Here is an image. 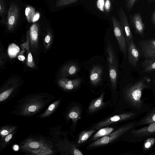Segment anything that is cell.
I'll return each instance as SVG.
<instances>
[{
    "mask_svg": "<svg viewBox=\"0 0 155 155\" xmlns=\"http://www.w3.org/2000/svg\"><path fill=\"white\" fill-rule=\"evenodd\" d=\"M50 40V37L49 35H47L45 38V41L46 43H48Z\"/></svg>",
    "mask_w": 155,
    "mask_h": 155,
    "instance_id": "obj_39",
    "label": "cell"
},
{
    "mask_svg": "<svg viewBox=\"0 0 155 155\" xmlns=\"http://www.w3.org/2000/svg\"><path fill=\"white\" fill-rule=\"evenodd\" d=\"M127 44L128 62L131 65L136 67L140 56L139 51L133 40L131 41Z\"/></svg>",
    "mask_w": 155,
    "mask_h": 155,
    "instance_id": "obj_12",
    "label": "cell"
},
{
    "mask_svg": "<svg viewBox=\"0 0 155 155\" xmlns=\"http://www.w3.org/2000/svg\"><path fill=\"white\" fill-rule=\"evenodd\" d=\"M154 82H155V80H154Z\"/></svg>",
    "mask_w": 155,
    "mask_h": 155,
    "instance_id": "obj_42",
    "label": "cell"
},
{
    "mask_svg": "<svg viewBox=\"0 0 155 155\" xmlns=\"http://www.w3.org/2000/svg\"><path fill=\"white\" fill-rule=\"evenodd\" d=\"M6 11V3L4 0H0V16L1 18V21L2 23L5 22L6 21L5 16Z\"/></svg>",
    "mask_w": 155,
    "mask_h": 155,
    "instance_id": "obj_30",
    "label": "cell"
},
{
    "mask_svg": "<svg viewBox=\"0 0 155 155\" xmlns=\"http://www.w3.org/2000/svg\"><path fill=\"white\" fill-rule=\"evenodd\" d=\"M138 129H132L130 133L133 138V142L141 141L148 137L155 134V122Z\"/></svg>",
    "mask_w": 155,
    "mask_h": 155,
    "instance_id": "obj_8",
    "label": "cell"
},
{
    "mask_svg": "<svg viewBox=\"0 0 155 155\" xmlns=\"http://www.w3.org/2000/svg\"><path fill=\"white\" fill-rule=\"evenodd\" d=\"M60 126L50 128L48 137L52 142L56 151L63 155H82V152L67 136Z\"/></svg>",
    "mask_w": 155,
    "mask_h": 155,
    "instance_id": "obj_3",
    "label": "cell"
},
{
    "mask_svg": "<svg viewBox=\"0 0 155 155\" xmlns=\"http://www.w3.org/2000/svg\"><path fill=\"white\" fill-rule=\"evenodd\" d=\"M109 76L113 88L115 89L117 87L118 68L110 65H108Z\"/></svg>",
    "mask_w": 155,
    "mask_h": 155,
    "instance_id": "obj_24",
    "label": "cell"
},
{
    "mask_svg": "<svg viewBox=\"0 0 155 155\" xmlns=\"http://www.w3.org/2000/svg\"><path fill=\"white\" fill-rule=\"evenodd\" d=\"M79 0H57L56 3L57 7H60L69 5L77 2Z\"/></svg>",
    "mask_w": 155,
    "mask_h": 155,
    "instance_id": "obj_34",
    "label": "cell"
},
{
    "mask_svg": "<svg viewBox=\"0 0 155 155\" xmlns=\"http://www.w3.org/2000/svg\"><path fill=\"white\" fill-rule=\"evenodd\" d=\"M96 5L100 12L107 16L113 9L112 0H97Z\"/></svg>",
    "mask_w": 155,
    "mask_h": 155,
    "instance_id": "obj_16",
    "label": "cell"
},
{
    "mask_svg": "<svg viewBox=\"0 0 155 155\" xmlns=\"http://www.w3.org/2000/svg\"><path fill=\"white\" fill-rule=\"evenodd\" d=\"M104 94V93H102L98 97L91 101L87 109L89 112L93 113L105 105L103 101Z\"/></svg>",
    "mask_w": 155,
    "mask_h": 155,
    "instance_id": "obj_19",
    "label": "cell"
},
{
    "mask_svg": "<svg viewBox=\"0 0 155 155\" xmlns=\"http://www.w3.org/2000/svg\"><path fill=\"white\" fill-rule=\"evenodd\" d=\"M55 98L45 93L27 95L17 101L11 113L18 116L32 117L40 112Z\"/></svg>",
    "mask_w": 155,
    "mask_h": 155,
    "instance_id": "obj_1",
    "label": "cell"
},
{
    "mask_svg": "<svg viewBox=\"0 0 155 155\" xmlns=\"http://www.w3.org/2000/svg\"><path fill=\"white\" fill-rule=\"evenodd\" d=\"M114 130V128L110 127L101 128L93 137L92 140H97L105 136L113 131Z\"/></svg>",
    "mask_w": 155,
    "mask_h": 155,
    "instance_id": "obj_26",
    "label": "cell"
},
{
    "mask_svg": "<svg viewBox=\"0 0 155 155\" xmlns=\"http://www.w3.org/2000/svg\"><path fill=\"white\" fill-rule=\"evenodd\" d=\"M79 70V67L76 63L71 64L65 69V75L70 76L75 75Z\"/></svg>",
    "mask_w": 155,
    "mask_h": 155,
    "instance_id": "obj_28",
    "label": "cell"
},
{
    "mask_svg": "<svg viewBox=\"0 0 155 155\" xmlns=\"http://www.w3.org/2000/svg\"><path fill=\"white\" fill-rule=\"evenodd\" d=\"M130 21L136 32L140 35L143 36L145 29L143 23L140 13H135L130 18Z\"/></svg>",
    "mask_w": 155,
    "mask_h": 155,
    "instance_id": "obj_14",
    "label": "cell"
},
{
    "mask_svg": "<svg viewBox=\"0 0 155 155\" xmlns=\"http://www.w3.org/2000/svg\"><path fill=\"white\" fill-rule=\"evenodd\" d=\"M81 82V80L78 78L71 80L64 79L61 81L60 85L65 90H71L78 88Z\"/></svg>",
    "mask_w": 155,
    "mask_h": 155,
    "instance_id": "obj_18",
    "label": "cell"
},
{
    "mask_svg": "<svg viewBox=\"0 0 155 155\" xmlns=\"http://www.w3.org/2000/svg\"><path fill=\"white\" fill-rule=\"evenodd\" d=\"M139 44L144 58H147L155 56V39L140 41Z\"/></svg>",
    "mask_w": 155,
    "mask_h": 155,
    "instance_id": "obj_10",
    "label": "cell"
},
{
    "mask_svg": "<svg viewBox=\"0 0 155 155\" xmlns=\"http://www.w3.org/2000/svg\"><path fill=\"white\" fill-rule=\"evenodd\" d=\"M17 131L15 130L6 136L4 139L0 141V151L4 150L11 143L15 138V136Z\"/></svg>",
    "mask_w": 155,
    "mask_h": 155,
    "instance_id": "obj_25",
    "label": "cell"
},
{
    "mask_svg": "<svg viewBox=\"0 0 155 155\" xmlns=\"http://www.w3.org/2000/svg\"><path fill=\"white\" fill-rule=\"evenodd\" d=\"M111 19L114 36L117 41L120 50L126 58L127 53V43L120 22L114 16L111 17Z\"/></svg>",
    "mask_w": 155,
    "mask_h": 155,
    "instance_id": "obj_7",
    "label": "cell"
},
{
    "mask_svg": "<svg viewBox=\"0 0 155 155\" xmlns=\"http://www.w3.org/2000/svg\"><path fill=\"white\" fill-rule=\"evenodd\" d=\"M120 22L123 30L126 43L133 40V37L129 25L127 16L121 7L117 9Z\"/></svg>",
    "mask_w": 155,
    "mask_h": 155,
    "instance_id": "obj_9",
    "label": "cell"
},
{
    "mask_svg": "<svg viewBox=\"0 0 155 155\" xmlns=\"http://www.w3.org/2000/svg\"><path fill=\"white\" fill-rule=\"evenodd\" d=\"M20 51L19 48L15 44L12 43L10 44L8 47V53L11 58H14Z\"/></svg>",
    "mask_w": 155,
    "mask_h": 155,
    "instance_id": "obj_29",
    "label": "cell"
},
{
    "mask_svg": "<svg viewBox=\"0 0 155 155\" xmlns=\"http://www.w3.org/2000/svg\"><path fill=\"white\" fill-rule=\"evenodd\" d=\"M153 122H155V108L137 121V126L148 124Z\"/></svg>",
    "mask_w": 155,
    "mask_h": 155,
    "instance_id": "obj_21",
    "label": "cell"
},
{
    "mask_svg": "<svg viewBox=\"0 0 155 155\" xmlns=\"http://www.w3.org/2000/svg\"><path fill=\"white\" fill-rule=\"evenodd\" d=\"M137 121L130 122L120 127L108 134L100 138L93 142L88 146V148H91L103 146L109 144L124 134L130 131L137 126Z\"/></svg>",
    "mask_w": 155,
    "mask_h": 155,
    "instance_id": "obj_4",
    "label": "cell"
},
{
    "mask_svg": "<svg viewBox=\"0 0 155 155\" xmlns=\"http://www.w3.org/2000/svg\"><path fill=\"white\" fill-rule=\"evenodd\" d=\"M103 69L99 65H94L90 71V80L91 83L94 86L99 84L102 79Z\"/></svg>",
    "mask_w": 155,
    "mask_h": 155,
    "instance_id": "obj_13",
    "label": "cell"
},
{
    "mask_svg": "<svg viewBox=\"0 0 155 155\" xmlns=\"http://www.w3.org/2000/svg\"><path fill=\"white\" fill-rule=\"evenodd\" d=\"M95 131V129H92L88 131H82L79 135L78 143L81 144L85 142Z\"/></svg>",
    "mask_w": 155,
    "mask_h": 155,
    "instance_id": "obj_27",
    "label": "cell"
},
{
    "mask_svg": "<svg viewBox=\"0 0 155 155\" xmlns=\"http://www.w3.org/2000/svg\"><path fill=\"white\" fill-rule=\"evenodd\" d=\"M152 19L153 23L155 25V11H154L152 15Z\"/></svg>",
    "mask_w": 155,
    "mask_h": 155,
    "instance_id": "obj_38",
    "label": "cell"
},
{
    "mask_svg": "<svg viewBox=\"0 0 155 155\" xmlns=\"http://www.w3.org/2000/svg\"><path fill=\"white\" fill-rule=\"evenodd\" d=\"M33 61V58L31 54L29 53L28 57V61L29 62H31Z\"/></svg>",
    "mask_w": 155,
    "mask_h": 155,
    "instance_id": "obj_36",
    "label": "cell"
},
{
    "mask_svg": "<svg viewBox=\"0 0 155 155\" xmlns=\"http://www.w3.org/2000/svg\"><path fill=\"white\" fill-rule=\"evenodd\" d=\"M155 143V138L150 137L144 141L143 149L145 150H147L150 149Z\"/></svg>",
    "mask_w": 155,
    "mask_h": 155,
    "instance_id": "obj_32",
    "label": "cell"
},
{
    "mask_svg": "<svg viewBox=\"0 0 155 155\" xmlns=\"http://www.w3.org/2000/svg\"><path fill=\"white\" fill-rule=\"evenodd\" d=\"M18 59L20 61H23L25 59V57L23 55H19L18 56Z\"/></svg>",
    "mask_w": 155,
    "mask_h": 155,
    "instance_id": "obj_40",
    "label": "cell"
},
{
    "mask_svg": "<svg viewBox=\"0 0 155 155\" xmlns=\"http://www.w3.org/2000/svg\"><path fill=\"white\" fill-rule=\"evenodd\" d=\"M138 0H125V7L128 12L132 9L134 4Z\"/></svg>",
    "mask_w": 155,
    "mask_h": 155,
    "instance_id": "obj_35",
    "label": "cell"
},
{
    "mask_svg": "<svg viewBox=\"0 0 155 155\" xmlns=\"http://www.w3.org/2000/svg\"><path fill=\"white\" fill-rule=\"evenodd\" d=\"M107 61L108 65H114L118 68V62L115 53L109 40L107 48Z\"/></svg>",
    "mask_w": 155,
    "mask_h": 155,
    "instance_id": "obj_20",
    "label": "cell"
},
{
    "mask_svg": "<svg viewBox=\"0 0 155 155\" xmlns=\"http://www.w3.org/2000/svg\"><path fill=\"white\" fill-rule=\"evenodd\" d=\"M19 148L26 154L52 155L56 152L54 144L48 137L32 134L19 143Z\"/></svg>",
    "mask_w": 155,
    "mask_h": 155,
    "instance_id": "obj_2",
    "label": "cell"
},
{
    "mask_svg": "<svg viewBox=\"0 0 155 155\" xmlns=\"http://www.w3.org/2000/svg\"><path fill=\"white\" fill-rule=\"evenodd\" d=\"M136 115V113L130 112L114 115L96 124L92 128L99 129L109 125L131 119L135 117Z\"/></svg>",
    "mask_w": 155,
    "mask_h": 155,
    "instance_id": "obj_6",
    "label": "cell"
},
{
    "mask_svg": "<svg viewBox=\"0 0 155 155\" xmlns=\"http://www.w3.org/2000/svg\"><path fill=\"white\" fill-rule=\"evenodd\" d=\"M61 101V98H60L53 101L49 105L44 112L37 115L36 117L38 118H42L50 116L57 110L60 104Z\"/></svg>",
    "mask_w": 155,
    "mask_h": 155,
    "instance_id": "obj_17",
    "label": "cell"
},
{
    "mask_svg": "<svg viewBox=\"0 0 155 155\" xmlns=\"http://www.w3.org/2000/svg\"><path fill=\"white\" fill-rule=\"evenodd\" d=\"M20 15V8L18 5L11 2L8 12L7 22L9 28H12L16 23Z\"/></svg>",
    "mask_w": 155,
    "mask_h": 155,
    "instance_id": "obj_11",
    "label": "cell"
},
{
    "mask_svg": "<svg viewBox=\"0 0 155 155\" xmlns=\"http://www.w3.org/2000/svg\"><path fill=\"white\" fill-rule=\"evenodd\" d=\"M30 34L32 40L36 41L38 36V28L36 24H33L30 28Z\"/></svg>",
    "mask_w": 155,
    "mask_h": 155,
    "instance_id": "obj_33",
    "label": "cell"
},
{
    "mask_svg": "<svg viewBox=\"0 0 155 155\" xmlns=\"http://www.w3.org/2000/svg\"><path fill=\"white\" fill-rule=\"evenodd\" d=\"M18 128L17 126L12 124H8L1 127L0 130V141L7 135L17 130Z\"/></svg>",
    "mask_w": 155,
    "mask_h": 155,
    "instance_id": "obj_23",
    "label": "cell"
},
{
    "mask_svg": "<svg viewBox=\"0 0 155 155\" xmlns=\"http://www.w3.org/2000/svg\"><path fill=\"white\" fill-rule=\"evenodd\" d=\"M39 13H37L36 15H35L34 17L33 22H34L37 20L39 18Z\"/></svg>",
    "mask_w": 155,
    "mask_h": 155,
    "instance_id": "obj_37",
    "label": "cell"
},
{
    "mask_svg": "<svg viewBox=\"0 0 155 155\" xmlns=\"http://www.w3.org/2000/svg\"><path fill=\"white\" fill-rule=\"evenodd\" d=\"M81 110L80 108L76 106L71 107L66 114V119L72 120L74 125H76L78 120L81 118Z\"/></svg>",
    "mask_w": 155,
    "mask_h": 155,
    "instance_id": "obj_15",
    "label": "cell"
},
{
    "mask_svg": "<svg viewBox=\"0 0 155 155\" xmlns=\"http://www.w3.org/2000/svg\"><path fill=\"white\" fill-rule=\"evenodd\" d=\"M35 10L32 7L28 6L25 9V15L28 20L29 22L32 21L35 15Z\"/></svg>",
    "mask_w": 155,
    "mask_h": 155,
    "instance_id": "obj_31",
    "label": "cell"
},
{
    "mask_svg": "<svg viewBox=\"0 0 155 155\" xmlns=\"http://www.w3.org/2000/svg\"><path fill=\"white\" fill-rule=\"evenodd\" d=\"M150 1H153V0H150Z\"/></svg>",
    "mask_w": 155,
    "mask_h": 155,
    "instance_id": "obj_41",
    "label": "cell"
},
{
    "mask_svg": "<svg viewBox=\"0 0 155 155\" xmlns=\"http://www.w3.org/2000/svg\"><path fill=\"white\" fill-rule=\"evenodd\" d=\"M143 72H149L155 70V56L146 58L142 63Z\"/></svg>",
    "mask_w": 155,
    "mask_h": 155,
    "instance_id": "obj_22",
    "label": "cell"
},
{
    "mask_svg": "<svg viewBox=\"0 0 155 155\" xmlns=\"http://www.w3.org/2000/svg\"><path fill=\"white\" fill-rule=\"evenodd\" d=\"M143 80H141L128 87L125 96L131 105L135 108H140L143 105L141 97L143 90L148 87Z\"/></svg>",
    "mask_w": 155,
    "mask_h": 155,
    "instance_id": "obj_5",
    "label": "cell"
}]
</instances>
